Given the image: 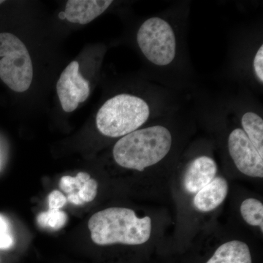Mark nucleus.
<instances>
[{"instance_id":"nucleus-1","label":"nucleus","mask_w":263,"mask_h":263,"mask_svg":"<svg viewBox=\"0 0 263 263\" xmlns=\"http://www.w3.org/2000/svg\"><path fill=\"white\" fill-rule=\"evenodd\" d=\"M88 227L95 245L140 246L150 240L153 226L150 216L139 217L133 209L112 207L93 214Z\"/></svg>"},{"instance_id":"nucleus-2","label":"nucleus","mask_w":263,"mask_h":263,"mask_svg":"<svg viewBox=\"0 0 263 263\" xmlns=\"http://www.w3.org/2000/svg\"><path fill=\"white\" fill-rule=\"evenodd\" d=\"M173 141L172 133L164 126L142 128L117 142L114 159L124 168L142 172L163 161L172 148Z\"/></svg>"},{"instance_id":"nucleus-3","label":"nucleus","mask_w":263,"mask_h":263,"mask_svg":"<svg viewBox=\"0 0 263 263\" xmlns=\"http://www.w3.org/2000/svg\"><path fill=\"white\" fill-rule=\"evenodd\" d=\"M150 113L149 105L143 99L128 94L116 95L99 109L97 127L103 136L122 138L139 129Z\"/></svg>"},{"instance_id":"nucleus-4","label":"nucleus","mask_w":263,"mask_h":263,"mask_svg":"<svg viewBox=\"0 0 263 263\" xmlns=\"http://www.w3.org/2000/svg\"><path fill=\"white\" fill-rule=\"evenodd\" d=\"M0 79L10 89L24 92L30 87L33 65L25 44L8 32L0 33Z\"/></svg>"},{"instance_id":"nucleus-5","label":"nucleus","mask_w":263,"mask_h":263,"mask_svg":"<svg viewBox=\"0 0 263 263\" xmlns=\"http://www.w3.org/2000/svg\"><path fill=\"white\" fill-rule=\"evenodd\" d=\"M137 42L142 53L152 64L167 66L176 54V39L171 24L160 17H152L141 24Z\"/></svg>"},{"instance_id":"nucleus-6","label":"nucleus","mask_w":263,"mask_h":263,"mask_svg":"<svg viewBox=\"0 0 263 263\" xmlns=\"http://www.w3.org/2000/svg\"><path fill=\"white\" fill-rule=\"evenodd\" d=\"M228 152L235 167L250 178H263V157L240 128H235L229 134Z\"/></svg>"},{"instance_id":"nucleus-7","label":"nucleus","mask_w":263,"mask_h":263,"mask_svg":"<svg viewBox=\"0 0 263 263\" xmlns=\"http://www.w3.org/2000/svg\"><path fill=\"white\" fill-rule=\"evenodd\" d=\"M57 95L63 110L74 111L90 94L89 83L79 72V62H70L62 72L57 84Z\"/></svg>"},{"instance_id":"nucleus-8","label":"nucleus","mask_w":263,"mask_h":263,"mask_svg":"<svg viewBox=\"0 0 263 263\" xmlns=\"http://www.w3.org/2000/svg\"><path fill=\"white\" fill-rule=\"evenodd\" d=\"M216 161L206 155L199 156L189 162L183 172L181 185L185 193L195 195L217 176Z\"/></svg>"},{"instance_id":"nucleus-9","label":"nucleus","mask_w":263,"mask_h":263,"mask_svg":"<svg viewBox=\"0 0 263 263\" xmlns=\"http://www.w3.org/2000/svg\"><path fill=\"white\" fill-rule=\"evenodd\" d=\"M60 187L67 194V200L76 205L93 201L98 195V183L87 173H79L75 177L61 178Z\"/></svg>"},{"instance_id":"nucleus-10","label":"nucleus","mask_w":263,"mask_h":263,"mask_svg":"<svg viewBox=\"0 0 263 263\" xmlns=\"http://www.w3.org/2000/svg\"><path fill=\"white\" fill-rule=\"evenodd\" d=\"M228 192L229 184L226 178L217 176L194 195V209L200 213L212 212L224 202Z\"/></svg>"},{"instance_id":"nucleus-11","label":"nucleus","mask_w":263,"mask_h":263,"mask_svg":"<svg viewBox=\"0 0 263 263\" xmlns=\"http://www.w3.org/2000/svg\"><path fill=\"white\" fill-rule=\"evenodd\" d=\"M111 0H69L66 3L65 19L74 24H87L103 14Z\"/></svg>"},{"instance_id":"nucleus-12","label":"nucleus","mask_w":263,"mask_h":263,"mask_svg":"<svg viewBox=\"0 0 263 263\" xmlns=\"http://www.w3.org/2000/svg\"><path fill=\"white\" fill-rule=\"evenodd\" d=\"M205 263H252V256L247 243L231 240L219 246Z\"/></svg>"},{"instance_id":"nucleus-13","label":"nucleus","mask_w":263,"mask_h":263,"mask_svg":"<svg viewBox=\"0 0 263 263\" xmlns=\"http://www.w3.org/2000/svg\"><path fill=\"white\" fill-rule=\"evenodd\" d=\"M242 130L260 156L263 157L262 118L254 112H247L241 118Z\"/></svg>"},{"instance_id":"nucleus-14","label":"nucleus","mask_w":263,"mask_h":263,"mask_svg":"<svg viewBox=\"0 0 263 263\" xmlns=\"http://www.w3.org/2000/svg\"><path fill=\"white\" fill-rule=\"evenodd\" d=\"M240 213L247 224L263 233V204L260 200L254 197L245 199L240 203Z\"/></svg>"},{"instance_id":"nucleus-15","label":"nucleus","mask_w":263,"mask_h":263,"mask_svg":"<svg viewBox=\"0 0 263 263\" xmlns=\"http://www.w3.org/2000/svg\"><path fill=\"white\" fill-rule=\"evenodd\" d=\"M37 224L43 228L58 230L62 229L67 221V215L61 210H49L42 212L37 217Z\"/></svg>"},{"instance_id":"nucleus-16","label":"nucleus","mask_w":263,"mask_h":263,"mask_svg":"<svg viewBox=\"0 0 263 263\" xmlns=\"http://www.w3.org/2000/svg\"><path fill=\"white\" fill-rule=\"evenodd\" d=\"M14 243L9 221L0 214V249H8Z\"/></svg>"},{"instance_id":"nucleus-17","label":"nucleus","mask_w":263,"mask_h":263,"mask_svg":"<svg viewBox=\"0 0 263 263\" xmlns=\"http://www.w3.org/2000/svg\"><path fill=\"white\" fill-rule=\"evenodd\" d=\"M67 201L65 195L59 190H53L48 195V207L51 210H60Z\"/></svg>"},{"instance_id":"nucleus-18","label":"nucleus","mask_w":263,"mask_h":263,"mask_svg":"<svg viewBox=\"0 0 263 263\" xmlns=\"http://www.w3.org/2000/svg\"><path fill=\"white\" fill-rule=\"evenodd\" d=\"M253 68L256 77L259 82L263 83V46H260L256 52L253 60Z\"/></svg>"},{"instance_id":"nucleus-19","label":"nucleus","mask_w":263,"mask_h":263,"mask_svg":"<svg viewBox=\"0 0 263 263\" xmlns=\"http://www.w3.org/2000/svg\"><path fill=\"white\" fill-rule=\"evenodd\" d=\"M59 17L62 19V20H63V19H65V13H64V12H61V13H60V15H59Z\"/></svg>"},{"instance_id":"nucleus-20","label":"nucleus","mask_w":263,"mask_h":263,"mask_svg":"<svg viewBox=\"0 0 263 263\" xmlns=\"http://www.w3.org/2000/svg\"><path fill=\"white\" fill-rule=\"evenodd\" d=\"M5 1H2V0H0V5L2 4V3H4Z\"/></svg>"}]
</instances>
